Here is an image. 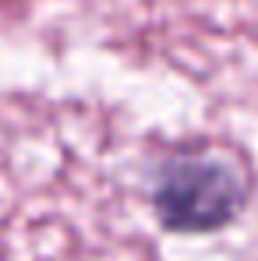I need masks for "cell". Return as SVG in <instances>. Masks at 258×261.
<instances>
[{"mask_svg": "<svg viewBox=\"0 0 258 261\" xmlns=\"http://www.w3.org/2000/svg\"><path fill=\"white\" fill-rule=\"evenodd\" d=\"M251 184L226 155L205 145H177L149 170V208L156 222L177 233H219L244 216Z\"/></svg>", "mask_w": 258, "mask_h": 261, "instance_id": "cell-1", "label": "cell"}]
</instances>
